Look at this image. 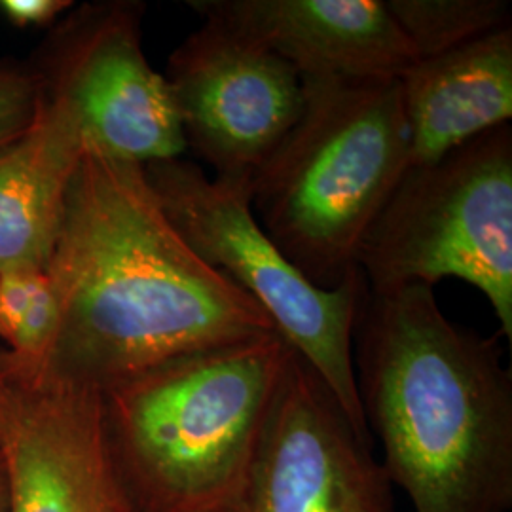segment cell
<instances>
[{"instance_id": "6da1fadb", "label": "cell", "mask_w": 512, "mask_h": 512, "mask_svg": "<svg viewBox=\"0 0 512 512\" xmlns=\"http://www.w3.org/2000/svg\"><path fill=\"white\" fill-rule=\"evenodd\" d=\"M61 321L52 365L105 393L190 353L274 334L184 241L145 167L86 150L46 264Z\"/></svg>"}, {"instance_id": "7a4b0ae2", "label": "cell", "mask_w": 512, "mask_h": 512, "mask_svg": "<svg viewBox=\"0 0 512 512\" xmlns=\"http://www.w3.org/2000/svg\"><path fill=\"white\" fill-rule=\"evenodd\" d=\"M353 366L385 475L416 512L512 507V378L497 338L450 321L431 287L366 289Z\"/></svg>"}, {"instance_id": "3957f363", "label": "cell", "mask_w": 512, "mask_h": 512, "mask_svg": "<svg viewBox=\"0 0 512 512\" xmlns=\"http://www.w3.org/2000/svg\"><path fill=\"white\" fill-rule=\"evenodd\" d=\"M291 348L274 332L173 359L103 395L131 512H228Z\"/></svg>"}, {"instance_id": "277c9868", "label": "cell", "mask_w": 512, "mask_h": 512, "mask_svg": "<svg viewBox=\"0 0 512 512\" xmlns=\"http://www.w3.org/2000/svg\"><path fill=\"white\" fill-rule=\"evenodd\" d=\"M410 167L397 80H304L293 129L249 183L264 232L323 289L357 274L368 228Z\"/></svg>"}, {"instance_id": "5b68a950", "label": "cell", "mask_w": 512, "mask_h": 512, "mask_svg": "<svg viewBox=\"0 0 512 512\" xmlns=\"http://www.w3.org/2000/svg\"><path fill=\"white\" fill-rule=\"evenodd\" d=\"M357 270L372 293L465 281L484 294L511 342V124L408 167L361 241Z\"/></svg>"}, {"instance_id": "8992f818", "label": "cell", "mask_w": 512, "mask_h": 512, "mask_svg": "<svg viewBox=\"0 0 512 512\" xmlns=\"http://www.w3.org/2000/svg\"><path fill=\"white\" fill-rule=\"evenodd\" d=\"M145 173L194 253L268 315L285 344L327 384L357 435L370 442L353 366L363 275H349L334 289L311 283L256 220L249 184L209 177L183 158L145 165Z\"/></svg>"}, {"instance_id": "52a82bcc", "label": "cell", "mask_w": 512, "mask_h": 512, "mask_svg": "<svg viewBox=\"0 0 512 512\" xmlns=\"http://www.w3.org/2000/svg\"><path fill=\"white\" fill-rule=\"evenodd\" d=\"M0 461L10 512H131L101 391L0 351Z\"/></svg>"}, {"instance_id": "ba28073f", "label": "cell", "mask_w": 512, "mask_h": 512, "mask_svg": "<svg viewBox=\"0 0 512 512\" xmlns=\"http://www.w3.org/2000/svg\"><path fill=\"white\" fill-rule=\"evenodd\" d=\"M143 4L105 2L82 8L63 29L42 86L57 95L86 150L145 167L181 158V118L162 73L148 63Z\"/></svg>"}, {"instance_id": "9c48e42d", "label": "cell", "mask_w": 512, "mask_h": 512, "mask_svg": "<svg viewBox=\"0 0 512 512\" xmlns=\"http://www.w3.org/2000/svg\"><path fill=\"white\" fill-rule=\"evenodd\" d=\"M164 76L186 148L224 181L251 183L304 107V80L289 63L213 19L169 55Z\"/></svg>"}, {"instance_id": "30bf717a", "label": "cell", "mask_w": 512, "mask_h": 512, "mask_svg": "<svg viewBox=\"0 0 512 512\" xmlns=\"http://www.w3.org/2000/svg\"><path fill=\"white\" fill-rule=\"evenodd\" d=\"M228 512H395L370 442L293 349Z\"/></svg>"}, {"instance_id": "8fae6325", "label": "cell", "mask_w": 512, "mask_h": 512, "mask_svg": "<svg viewBox=\"0 0 512 512\" xmlns=\"http://www.w3.org/2000/svg\"><path fill=\"white\" fill-rule=\"evenodd\" d=\"M289 63L302 80H397L418 57L385 0H194Z\"/></svg>"}, {"instance_id": "7c38bea8", "label": "cell", "mask_w": 512, "mask_h": 512, "mask_svg": "<svg viewBox=\"0 0 512 512\" xmlns=\"http://www.w3.org/2000/svg\"><path fill=\"white\" fill-rule=\"evenodd\" d=\"M410 167L511 124L512 27L448 54L416 61L399 78Z\"/></svg>"}, {"instance_id": "4fadbf2b", "label": "cell", "mask_w": 512, "mask_h": 512, "mask_svg": "<svg viewBox=\"0 0 512 512\" xmlns=\"http://www.w3.org/2000/svg\"><path fill=\"white\" fill-rule=\"evenodd\" d=\"M84 154L73 114L40 82L29 126L0 148V270L46 268Z\"/></svg>"}, {"instance_id": "5bb4252c", "label": "cell", "mask_w": 512, "mask_h": 512, "mask_svg": "<svg viewBox=\"0 0 512 512\" xmlns=\"http://www.w3.org/2000/svg\"><path fill=\"white\" fill-rule=\"evenodd\" d=\"M414 54L431 59L512 27L507 0H385Z\"/></svg>"}, {"instance_id": "9a60e30c", "label": "cell", "mask_w": 512, "mask_h": 512, "mask_svg": "<svg viewBox=\"0 0 512 512\" xmlns=\"http://www.w3.org/2000/svg\"><path fill=\"white\" fill-rule=\"evenodd\" d=\"M61 308L46 268L0 270V338L23 363H52Z\"/></svg>"}, {"instance_id": "2e32d148", "label": "cell", "mask_w": 512, "mask_h": 512, "mask_svg": "<svg viewBox=\"0 0 512 512\" xmlns=\"http://www.w3.org/2000/svg\"><path fill=\"white\" fill-rule=\"evenodd\" d=\"M38 73L0 67V148L29 126L37 109Z\"/></svg>"}, {"instance_id": "e0dca14e", "label": "cell", "mask_w": 512, "mask_h": 512, "mask_svg": "<svg viewBox=\"0 0 512 512\" xmlns=\"http://www.w3.org/2000/svg\"><path fill=\"white\" fill-rule=\"evenodd\" d=\"M69 0H0V12L16 27H42L69 10Z\"/></svg>"}, {"instance_id": "ac0fdd59", "label": "cell", "mask_w": 512, "mask_h": 512, "mask_svg": "<svg viewBox=\"0 0 512 512\" xmlns=\"http://www.w3.org/2000/svg\"><path fill=\"white\" fill-rule=\"evenodd\" d=\"M0 512H10V488L4 465L0 461Z\"/></svg>"}]
</instances>
